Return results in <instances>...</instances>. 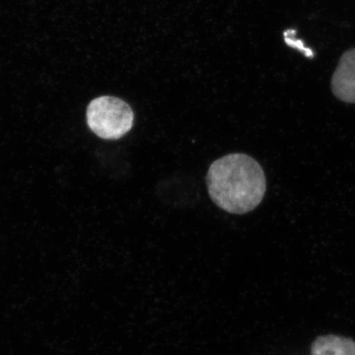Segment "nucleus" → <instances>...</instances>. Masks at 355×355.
I'll list each match as a JSON object with an SVG mask.
<instances>
[{"label": "nucleus", "instance_id": "3", "mask_svg": "<svg viewBox=\"0 0 355 355\" xmlns=\"http://www.w3.org/2000/svg\"><path fill=\"white\" fill-rule=\"evenodd\" d=\"M331 91L338 100L355 104V48L345 51L331 77Z\"/></svg>", "mask_w": 355, "mask_h": 355}, {"label": "nucleus", "instance_id": "1", "mask_svg": "<svg viewBox=\"0 0 355 355\" xmlns=\"http://www.w3.org/2000/svg\"><path fill=\"white\" fill-rule=\"evenodd\" d=\"M207 182L212 202L229 214H248L265 197V172L246 154H229L212 163Z\"/></svg>", "mask_w": 355, "mask_h": 355}, {"label": "nucleus", "instance_id": "2", "mask_svg": "<svg viewBox=\"0 0 355 355\" xmlns=\"http://www.w3.org/2000/svg\"><path fill=\"white\" fill-rule=\"evenodd\" d=\"M88 127L103 139L116 140L127 135L133 125L135 114L130 105L119 98L102 96L89 104Z\"/></svg>", "mask_w": 355, "mask_h": 355}, {"label": "nucleus", "instance_id": "5", "mask_svg": "<svg viewBox=\"0 0 355 355\" xmlns=\"http://www.w3.org/2000/svg\"><path fill=\"white\" fill-rule=\"evenodd\" d=\"M295 34L296 32L294 31V30H287V31L284 32V40H286V43L288 44L289 46H291V48L297 49V50L303 51L306 57L313 58L314 53H313L310 49L306 48L304 44H303L300 40L294 38Z\"/></svg>", "mask_w": 355, "mask_h": 355}, {"label": "nucleus", "instance_id": "4", "mask_svg": "<svg viewBox=\"0 0 355 355\" xmlns=\"http://www.w3.org/2000/svg\"><path fill=\"white\" fill-rule=\"evenodd\" d=\"M311 355H355V342L345 336H318L311 345Z\"/></svg>", "mask_w": 355, "mask_h": 355}]
</instances>
